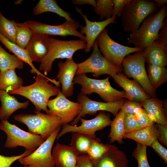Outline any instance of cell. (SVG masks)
Instances as JSON below:
<instances>
[{"instance_id":"obj_1","label":"cell","mask_w":167,"mask_h":167,"mask_svg":"<svg viewBox=\"0 0 167 167\" xmlns=\"http://www.w3.org/2000/svg\"><path fill=\"white\" fill-rule=\"evenodd\" d=\"M35 82L27 86H22L19 88L8 92L9 94L18 95L23 96L30 101L35 106V113L43 110L47 114L48 109L47 104L49 98L57 96L60 89V83L55 79L46 76L36 75Z\"/></svg>"},{"instance_id":"obj_2","label":"cell","mask_w":167,"mask_h":167,"mask_svg":"<svg viewBox=\"0 0 167 167\" xmlns=\"http://www.w3.org/2000/svg\"><path fill=\"white\" fill-rule=\"evenodd\" d=\"M167 5L161 7L157 13L151 15L142 22L138 29L130 34L128 42L135 47L143 49L158 39L159 33L167 16Z\"/></svg>"},{"instance_id":"obj_3","label":"cell","mask_w":167,"mask_h":167,"mask_svg":"<svg viewBox=\"0 0 167 167\" xmlns=\"http://www.w3.org/2000/svg\"><path fill=\"white\" fill-rule=\"evenodd\" d=\"M158 8L154 1L130 0L120 16L123 31L130 33L136 31L146 18L156 13Z\"/></svg>"},{"instance_id":"obj_4","label":"cell","mask_w":167,"mask_h":167,"mask_svg":"<svg viewBox=\"0 0 167 167\" xmlns=\"http://www.w3.org/2000/svg\"><path fill=\"white\" fill-rule=\"evenodd\" d=\"M86 47V41L82 39L63 41L50 37L48 52L41 61L39 70L46 76L51 71L53 62L55 59L72 58L76 51L85 49Z\"/></svg>"},{"instance_id":"obj_5","label":"cell","mask_w":167,"mask_h":167,"mask_svg":"<svg viewBox=\"0 0 167 167\" xmlns=\"http://www.w3.org/2000/svg\"><path fill=\"white\" fill-rule=\"evenodd\" d=\"M109 79V77L102 79H94L83 74L75 75L73 82L81 85V93L87 95L96 93L105 102L117 101L124 98L128 99L125 91L118 90L112 87Z\"/></svg>"},{"instance_id":"obj_6","label":"cell","mask_w":167,"mask_h":167,"mask_svg":"<svg viewBox=\"0 0 167 167\" xmlns=\"http://www.w3.org/2000/svg\"><path fill=\"white\" fill-rule=\"evenodd\" d=\"M20 114L13 116L14 119L26 125L29 132L41 136L45 140L58 128L62 126L60 118L41 112Z\"/></svg>"},{"instance_id":"obj_7","label":"cell","mask_w":167,"mask_h":167,"mask_svg":"<svg viewBox=\"0 0 167 167\" xmlns=\"http://www.w3.org/2000/svg\"><path fill=\"white\" fill-rule=\"evenodd\" d=\"M0 129L6 135L4 145L6 148H14L21 146L26 151L32 153L45 141L40 136L25 131L8 120H1Z\"/></svg>"},{"instance_id":"obj_8","label":"cell","mask_w":167,"mask_h":167,"mask_svg":"<svg viewBox=\"0 0 167 167\" xmlns=\"http://www.w3.org/2000/svg\"><path fill=\"white\" fill-rule=\"evenodd\" d=\"M93 51L89 57L84 61L78 63L75 75L92 73L95 78L103 74L111 76L122 71L123 69L118 67L109 61L101 54L98 46L97 41H95Z\"/></svg>"},{"instance_id":"obj_9","label":"cell","mask_w":167,"mask_h":167,"mask_svg":"<svg viewBox=\"0 0 167 167\" xmlns=\"http://www.w3.org/2000/svg\"><path fill=\"white\" fill-rule=\"evenodd\" d=\"M96 40L99 49L102 55L115 66L123 68L122 62L129 54L143 51V49L131 47L119 44L110 37L108 30L105 28L98 36Z\"/></svg>"},{"instance_id":"obj_10","label":"cell","mask_w":167,"mask_h":167,"mask_svg":"<svg viewBox=\"0 0 167 167\" xmlns=\"http://www.w3.org/2000/svg\"><path fill=\"white\" fill-rule=\"evenodd\" d=\"M142 53L143 51H138L127 56L122 60V65L126 75L137 81L150 96L156 97V91L149 80Z\"/></svg>"},{"instance_id":"obj_11","label":"cell","mask_w":167,"mask_h":167,"mask_svg":"<svg viewBox=\"0 0 167 167\" xmlns=\"http://www.w3.org/2000/svg\"><path fill=\"white\" fill-rule=\"evenodd\" d=\"M61 127L56 129L32 153L19 159V163L24 167H55L51 151Z\"/></svg>"},{"instance_id":"obj_12","label":"cell","mask_w":167,"mask_h":167,"mask_svg":"<svg viewBox=\"0 0 167 167\" xmlns=\"http://www.w3.org/2000/svg\"><path fill=\"white\" fill-rule=\"evenodd\" d=\"M21 24L30 28L33 33L43 34L48 36H77L85 41V36L78 31L79 23L74 19L66 20L58 25H51L32 20H28Z\"/></svg>"},{"instance_id":"obj_13","label":"cell","mask_w":167,"mask_h":167,"mask_svg":"<svg viewBox=\"0 0 167 167\" xmlns=\"http://www.w3.org/2000/svg\"><path fill=\"white\" fill-rule=\"evenodd\" d=\"M80 121L81 124L79 126L68 124L62 125V129L58 134L56 139H58L69 132L79 133L96 138V132L110 125L112 121L110 114H106L105 111H99L96 116L92 119L86 120L81 118Z\"/></svg>"},{"instance_id":"obj_14","label":"cell","mask_w":167,"mask_h":167,"mask_svg":"<svg viewBox=\"0 0 167 167\" xmlns=\"http://www.w3.org/2000/svg\"><path fill=\"white\" fill-rule=\"evenodd\" d=\"M47 106L48 114L60 118L62 125L73 121L81 109L80 103L68 99L61 92V90L56 97L48 101Z\"/></svg>"},{"instance_id":"obj_15","label":"cell","mask_w":167,"mask_h":167,"mask_svg":"<svg viewBox=\"0 0 167 167\" xmlns=\"http://www.w3.org/2000/svg\"><path fill=\"white\" fill-rule=\"evenodd\" d=\"M77 100L81 105V109L79 114L71 122V125L73 126H77L80 119L86 115H93L99 111L109 112L115 117L125 101L124 99H123L115 102H98L92 100L87 95L80 93L78 95Z\"/></svg>"},{"instance_id":"obj_16","label":"cell","mask_w":167,"mask_h":167,"mask_svg":"<svg viewBox=\"0 0 167 167\" xmlns=\"http://www.w3.org/2000/svg\"><path fill=\"white\" fill-rule=\"evenodd\" d=\"M75 9L77 12L82 15L85 22V26H80V32L83 35L84 34L85 35L86 47L84 51L88 52L90 51L98 36L102 31L108 25L112 23L116 24V17L112 16L102 21H91L88 19L86 15L83 14L81 9L76 7Z\"/></svg>"},{"instance_id":"obj_17","label":"cell","mask_w":167,"mask_h":167,"mask_svg":"<svg viewBox=\"0 0 167 167\" xmlns=\"http://www.w3.org/2000/svg\"><path fill=\"white\" fill-rule=\"evenodd\" d=\"M59 71L56 79L62 85L61 92L67 98L74 93V79L78 68V63L72 58L66 59L64 62H60L58 64Z\"/></svg>"},{"instance_id":"obj_18","label":"cell","mask_w":167,"mask_h":167,"mask_svg":"<svg viewBox=\"0 0 167 167\" xmlns=\"http://www.w3.org/2000/svg\"><path fill=\"white\" fill-rule=\"evenodd\" d=\"M111 77L116 83L123 89L128 100L140 103L151 97L137 81L128 79L121 72Z\"/></svg>"},{"instance_id":"obj_19","label":"cell","mask_w":167,"mask_h":167,"mask_svg":"<svg viewBox=\"0 0 167 167\" xmlns=\"http://www.w3.org/2000/svg\"><path fill=\"white\" fill-rule=\"evenodd\" d=\"M167 99L161 100L152 96L140 103L153 122L167 125Z\"/></svg>"},{"instance_id":"obj_20","label":"cell","mask_w":167,"mask_h":167,"mask_svg":"<svg viewBox=\"0 0 167 167\" xmlns=\"http://www.w3.org/2000/svg\"><path fill=\"white\" fill-rule=\"evenodd\" d=\"M79 155L73 147L59 143L54 146L52 153L56 167H76Z\"/></svg>"},{"instance_id":"obj_21","label":"cell","mask_w":167,"mask_h":167,"mask_svg":"<svg viewBox=\"0 0 167 167\" xmlns=\"http://www.w3.org/2000/svg\"><path fill=\"white\" fill-rule=\"evenodd\" d=\"M108 150L93 167H128L129 160L125 153L114 144H109Z\"/></svg>"},{"instance_id":"obj_22","label":"cell","mask_w":167,"mask_h":167,"mask_svg":"<svg viewBox=\"0 0 167 167\" xmlns=\"http://www.w3.org/2000/svg\"><path fill=\"white\" fill-rule=\"evenodd\" d=\"M49 36L33 33L31 39L25 49L32 62L41 63L49 49Z\"/></svg>"},{"instance_id":"obj_23","label":"cell","mask_w":167,"mask_h":167,"mask_svg":"<svg viewBox=\"0 0 167 167\" xmlns=\"http://www.w3.org/2000/svg\"><path fill=\"white\" fill-rule=\"evenodd\" d=\"M145 62L160 66L167 65V47L158 40L144 48L142 53Z\"/></svg>"},{"instance_id":"obj_24","label":"cell","mask_w":167,"mask_h":167,"mask_svg":"<svg viewBox=\"0 0 167 167\" xmlns=\"http://www.w3.org/2000/svg\"><path fill=\"white\" fill-rule=\"evenodd\" d=\"M0 119L8 120L10 116L18 109L27 108L29 104L28 101L24 102L18 101L14 96L10 95L4 90H0Z\"/></svg>"},{"instance_id":"obj_25","label":"cell","mask_w":167,"mask_h":167,"mask_svg":"<svg viewBox=\"0 0 167 167\" xmlns=\"http://www.w3.org/2000/svg\"><path fill=\"white\" fill-rule=\"evenodd\" d=\"M158 131L156 124L154 123L151 126L143 128L135 131L126 133L124 139H132L143 145L150 146L152 142L158 138Z\"/></svg>"},{"instance_id":"obj_26","label":"cell","mask_w":167,"mask_h":167,"mask_svg":"<svg viewBox=\"0 0 167 167\" xmlns=\"http://www.w3.org/2000/svg\"><path fill=\"white\" fill-rule=\"evenodd\" d=\"M0 41L10 52L12 53L19 60L27 64L31 68L30 72L42 76L45 75L41 73L34 66L27 52L18 46L15 43H12L4 37L0 33Z\"/></svg>"},{"instance_id":"obj_27","label":"cell","mask_w":167,"mask_h":167,"mask_svg":"<svg viewBox=\"0 0 167 167\" xmlns=\"http://www.w3.org/2000/svg\"><path fill=\"white\" fill-rule=\"evenodd\" d=\"M23 83L22 78L16 73L15 69H9L0 71V90L8 92L19 88L23 86Z\"/></svg>"},{"instance_id":"obj_28","label":"cell","mask_w":167,"mask_h":167,"mask_svg":"<svg viewBox=\"0 0 167 167\" xmlns=\"http://www.w3.org/2000/svg\"><path fill=\"white\" fill-rule=\"evenodd\" d=\"M45 12H51L65 18L66 20H71L69 13L63 10L57 4L55 0H40L33 7V14L38 15Z\"/></svg>"},{"instance_id":"obj_29","label":"cell","mask_w":167,"mask_h":167,"mask_svg":"<svg viewBox=\"0 0 167 167\" xmlns=\"http://www.w3.org/2000/svg\"><path fill=\"white\" fill-rule=\"evenodd\" d=\"M124 115V113L120 110L111 122L110 132L108 136L110 143L116 141L120 144L124 143L122 139L125 134L123 124Z\"/></svg>"},{"instance_id":"obj_30","label":"cell","mask_w":167,"mask_h":167,"mask_svg":"<svg viewBox=\"0 0 167 167\" xmlns=\"http://www.w3.org/2000/svg\"><path fill=\"white\" fill-rule=\"evenodd\" d=\"M147 70L150 82L155 91L167 82V70L165 67L148 64Z\"/></svg>"},{"instance_id":"obj_31","label":"cell","mask_w":167,"mask_h":167,"mask_svg":"<svg viewBox=\"0 0 167 167\" xmlns=\"http://www.w3.org/2000/svg\"><path fill=\"white\" fill-rule=\"evenodd\" d=\"M24 62L15 55L6 52L0 44V71L9 69L23 68Z\"/></svg>"},{"instance_id":"obj_32","label":"cell","mask_w":167,"mask_h":167,"mask_svg":"<svg viewBox=\"0 0 167 167\" xmlns=\"http://www.w3.org/2000/svg\"><path fill=\"white\" fill-rule=\"evenodd\" d=\"M93 139L81 133L74 132L70 146L74 148L79 155L87 154L88 152Z\"/></svg>"},{"instance_id":"obj_33","label":"cell","mask_w":167,"mask_h":167,"mask_svg":"<svg viewBox=\"0 0 167 167\" xmlns=\"http://www.w3.org/2000/svg\"><path fill=\"white\" fill-rule=\"evenodd\" d=\"M17 23L6 18L0 11V33L9 41L15 43Z\"/></svg>"},{"instance_id":"obj_34","label":"cell","mask_w":167,"mask_h":167,"mask_svg":"<svg viewBox=\"0 0 167 167\" xmlns=\"http://www.w3.org/2000/svg\"><path fill=\"white\" fill-rule=\"evenodd\" d=\"M109 148V143H103L99 138H96L92 140L87 155L93 163L101 158Z\"/></svg>"},{"instance_id":"obj_35","label":"cell","mask_w":167,"mask_h":167,"mask_svg":"<svg viewBox=\"0 0 167 167\" xmlns=\"http://www.w3.org/2000/svg\"><path fill=\"white\" fill-rule=\"evenodd\" d=\"M17 24L15 44L21 48L25 49L29 43L33 33L30 28L22 25L21 23Z\"/></svg>"},{"instance_id":"obj_36","label":"cell","mask_w":167,"mask_h":167,"mask_svg":"<svg viewBox=\"0 0 167 167\" xmlns=\"http://www.w3.org/2000/svg\"><path fill=\"white\" fill-rule=\"evenodd\" d=\"M96 6L94 8L96 13L99 15V19L103 21L111 18L113 14L112 0H96Z\"/></svg>"},{"instance_id":"obj_37","label":"cell","mask_w":167,"mask_h":167,"mask_svg":"<svg viewBox=\"0 0 167 167\" xmlns=\"http://www.w3.org/2000/svg\"><path fill=\"white\" fill-rule=\"evenodd\" d=\"M132 152V156L137 161L138 167H150L147 155V146L138 142Z\"/></svg>"},{"instance_id":"obj_38","label":"cell","mask_w":167,"mask_h":167,"mask_svg":"<svg viewBox=\"0 0 167 167\" xmlns=\"http://www.w3.org/2000/svg\"><path fill=\"white\" fill-rule=\"evenodd\" d=\"M123 124L125 134L133 132L143 128L138 122L134 115L125 114Z\"/></svg>"},{"instance_id":"obj_39","label":"cell","mask_w":167,"mask_h":167,"mask_svg":"<svg viewBox=\"0 0 167 167\" xmlns=\"http://www.w3.org/2000/svg\"><path fill=\"white\" fill-rule=\"evenodd\" d=\"M134 115L138 122L143 128L150 126L154 123L150 118L145 110L142 107L138 109Z\"/></svg>"},{"instance_id":"obj_40","label":"cell","mask_w":167,"mask_h":167,"mask_svg":"<svg viewBox=\"0 0 167 167\" xmlns=\"http://www.w3.org/2000/svg\"><path fill=\"white\" fill-rule=\"evenodd\" d=\"M31 153L30 152L25 150L22 154L17 156H6L0 154V167H10L15 161Z\"/></svg>"},{"instance_id":"obj_41","label":"cell","mask_w":167,"mask_h":167,"mask_svg":"<svg viewBox=\"0 0 167 167\" xmlns=\"http://www.w3.org/2000/svg\"><path fill=\"white\" fill-rule=\"evenodd\" d=\"M141 107H142L140 103L128 100L124 101L120 110L125 114L135 115L137 110Z\"/></svg>"},{"instance_id":"obj_42","label":"cell","mask_w":167,"mask_h":167,"mask_svg":"<svg viewBox=\"0 0 167 167\" xmlns=\"http://www.w3.org/2000/svg\"><path fill=\"white\" fill-rule=\"evenodd\" d=\"M150 146L158 154L166 164H167V150L159 143L157 139L155 140Z\"/></svg>"},{"instance_id":"obj_43","label":"cell","mask_w":167,"mask_h":167,"mask_svg":"<svg viewBox=\"0 0 167 167\" xmlns=\"http://www.w3.org/2000/svg\"><path fill=\"white\" fill-rule=\"evenodd\" d=\"M130 0H112L113 16L120 17L126 4Z\"/></svg>"},{"instance_id":"obj_44","label":"cell","mask_w":167,"mask_h":167,"mask_svg":"<svg viewBox=\"0 0 167 167\" xmlns=\"http://www.w3.org/2000/svg\"><path fill=\"white\" fill-rule=\"evenodd\" d=\"M159 132L158 140L167 146V125L156 124Z\"/></svg>"},{"instance_id":"obj_45","label":"cell","mask_w":167,"mask_h":167,"mask_svg":"<svg viewBox=\"0 0 167 167\" xmlns=\"http://www.w3.org/2000/svg\"><path fill=\"white\" fill-rule=\"evenodd\" d=\"M158 40L165 47H167V19L165 18L162 27L159 33Z\"/></svg>"},{"instance_id":"obj_46","label":"cell","mask_w":167,"mask_h":167,"mask_svg":"<svg viewBox=\"0 0 167 167\" xmlns=\"http://www.w3.org/2000/svg\"><path fill=\"white\" fill-rule=\"evenodd\" d=\"M76 167H93L91 161L87 154L79 155Z\"/></svg>"},{"instance_id":"obj_47","label":"cell","mask_w":167,"mask_h":167,"mask_svg":"<svg viewBox=\"0 0 167 167\" xmlns=\"http://www.w3.org/2000/svg\"><path fill=\"white\" fill-rule=\"evenodd\" d=\"M71 2L74 5H90L92 6L94 8L96 6V0H71Z\"/></svg>"},{"instance_id":"obj_48","label":"cell","mask_w":167,"mask_h":167,"mask_svg":"<svg viewBox=\"0 0 167 167\" xmlns=\"http://www.w3.org/2000/svg\"><path fill=\"white\" fill-rule=\"evenodd\" d=\"M153 1L156 3L158 7L162 6L167 2V0H154Z\"/></svg>"}]
</instances>
